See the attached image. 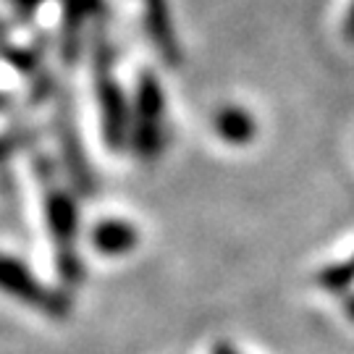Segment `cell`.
<instances>
[{"label":"cell","instance_id":"cell-5","mask_svg":"<svg viewBox=\"0 0 354 354\" xmlns=\"http://www.w3.org/2000/svg\"><path fill=\"white\" fill-rule=\"evenodd\" d=\"M213 354H239V352H236V349H231L228 344H218V346L213 349Z\"/></svg>","mask_w":354,"mask_h":354},{"label":"cell","instance_id":"cell-3","mask_svg":"<svg viewBox=\"0 0 354 354\" xmlns=\"http://www.w3.org/2000/svg\"><path fill=\"white\" fill-rule=\"evenodd\" d=\"M254 124L252 118L239 111V108H228L223 113L215 118V129H218V134L223 137V140L234 142V145H241V142H247L252 137L254 131Z\"/></svg>","mask_w":354,"mask_h":354},{"label":"cell","instance_id":"cell-2","mask_svg":"<svg viewBox=\"0 0 354 354\" xmlns=\"http://www.w3.org/2000/svg\"><path fill=\"white\" fill-rule=\"evenodd\" d=\"M137 228L127 223V221H102L92 231V244L97 247L100 254L108 257H118V254H129L137 244Z\"/></svg>","mask_w":354,"mask_h":354},{"label":"cell","instance_id":"cell-4","mask_svg":"<svg viewBox=\"0 0 354 354\" xmlns=\"http://www.w3.org/2000/svg\"><path fill=\"white\" fill-rule=\"evenodd\" d=\"M145 3V16H155V13H163L165 6L160 0H142ZM152 39L158 45V50L163 55H174V37H171V26L163 21H155L152 24Z\"/></svg>","mask_w":354,"mask_h":354},{"label":"cell","instance_id":"cell-1","mask_svg":"<svg viewBox=\"0 0 354 354\" xmlns=\"http://www.w3.org/2000/svg\"><path fill=\"white\" fill-rule=\"evenodd\" d=\"M0 291L35 307V310L48 313L50 317H66V313H68V304L61 294L42 286L19 260L6 257V254H0Z\"/></svg>","mask_w":354,"mask_h":354}]
</instances>
